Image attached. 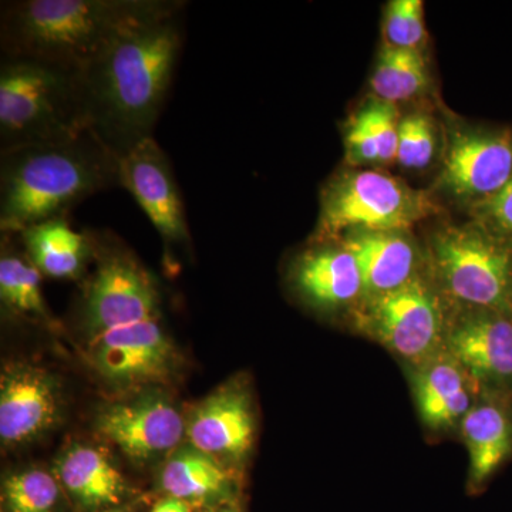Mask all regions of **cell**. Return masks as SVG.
<instances>
[{
	"instance_id": "6da1fadb",
	"label": "cell",
	"mask_w": 512,
	"mask_h": 512,
	"mask_svg": "<svg viewBox=\"0 0 512 512\" xmlns=\"http://www.w3.org/2000/svg\"><path fill=\"white\" fill-rule=\"evenodd\" d=\"M183 12L131 26L77 70L86 126L119 158L154 137L183 50Z\"/></svg>"
},
{
	"instance_id": "7a4b0ae2",
	"label": "cell",
	"mask_w": 512,
	"mask_h": 512,
	"mask_svg": "<svg viewBox=\"0 0 512 512\" xmlns=\"http://www.w3.org/2000/svg\"><path fill=\"white\" fill-rule=\"evenodd\" d=\"M121 187L120 158L93 131L0 153V232L67 217L99 192Z\"/></svg>"
},
{
	"instance_id": "3957f363",
	"label": "cell",
	"mask_w": 512,
	"mask_h": 512,
	"mask_svg": "<svg viewBox=\"0 0 512 512\" xmlns=\"http://www.w3.org/2000/svg\"><path fill=\"white\" fill-rule=\"evenodd\" d=\"M180 0H13L0 8L2 56L80 70L144 20L185 9Z\"/></svg>"
},
{
	"instance_id": "277c9868",
	"label": "cell",
	"mask_w": 512,
	"mask_h": 512,
	"mask_svg": "<svg viewBox=\"0 0 512 512\" xmlns=\"http://www.w3.org/2000/svg\"><path fill=\"white\" fill-rule=\"evenodd\" d=\"M89 130L77 70L43 60L2 56L0 153L42 146Z\"/></svg>"
},
{
	"instance_id": "5b68a950",
	"label": "cell",
	"mask_w": 512,
	"mask_h": 512,
	"mask_svg": "<svg viewBox=\"0 0 512 512\" xmlns=\"http://www.w3.org/2000/svg\"><path fill=\"white\" fill-rule=\"evenodd\" d=\"M436 211L429 195L377 171L340 174L320 195L315 241L355 231H406Z\"/></svg>"
},
{
	"instance_id": "8992f818",
	"label": "cell",
	"mask_w": 512,
	"mask_h": 512,
	"mask_svg": "<svg viewBox=\"0 0 512 512\" xmlns=\"http://www.w3.org/2000/svg\"><path fill=\"white\" fill-rule=\"evenodd\" d=\"M96 269L84 282L80 326L87 342L110 330L160 318L161 296L150 272L110 232H90Z\"/></svg>"
},
{
	"instance_id": "52a82bcc",
	"label": "cell",
	"mask_w": 512,
	"mask_h": 512,
	"mask_svg": "<svg viewBox=\"0 0 512 512\" xmlns=\"http://www.w3.org/2000/svg\"><path fill=\"white\" fill-rule=\"evenodd\" d=\"M434 265L454 298L471 308L512 316V249L484 227L441 229L431 244Z\"/></svg>"
},
{
	"instance_id": "ba28073f",
	"label": "cell",
	"mask_w": 512,
	"mask_h": 512,
	"mask_svg": "<svg viewBox=\"0 0 512 512\" xmlns=\"http://www.w3.org/2000/svg\"><path fill=\"white\" fill-rule=\"evenodd\" d=\"M89 362L117 390L168 382L177 372L178 352L160 318L110 330L89 343Z\"/></svg>"
},
{
	"instance_id": "9c48e42d",
	"label": "cell",
	"mask_w": 512,
	"mask_h": 512,
	"mask_svg": "<svg viewBox=\"0 0 512 512\" xmlns=\"http://www.w3.org/2000/svg\"><path fill=\"white\" fill-rule=\"evenodd\" d=\"M369 298L367 323L387 348L407 359H420L436 348L443 311L426 281L414 275L399 288Z\"/></svg>"
},
{
	"instance_id": "30bf717a",
	"label": "cell",
	"mask_w": 512,
	"mask_h": 512,
	"mask_svg": "<svg viewBox=\"0 0 512 512\" xmlns=\"http://www.w3.org/2000/svg\"><path fill=\"white\" fill-rule=\"evenodd\" d=\"M94 429L131 460L148 461L174 450L187 423L163 393L148 392L104 407Z\"/></svg>"
},
{
	"instance_id": "8fae6325",
	"label": "cell",
	"mask_w": 512,
	"mask_h": 512,
	"mask_svg": "<svg viewBox=\"0 0 512 512\" xmlns=\"http://www.w3.org/2000/svg\"><path fill=\"white\" fill-rule=\"evenodd\" d=\"M121 188L146 212L167 248H190L191 235L173 167L156 138L120 158Z\"/></svg>"
},
{
	"instance_id": "7c38bea8",
	"label": "cell",
	"mask_w": 512,
	"mask_h": 512,
	"mask_svg": "<svg viewBox=\"0 0 512 512\" xmlns=\"http://www.w3.org/2000/svg\"><path fill=\"white\" fill-rule=\"evenodd\" d=\"M60 417L55 377L28 363H10L0 377V440L20 446L39 439Z\"/></svg>"
},
{
	"instance_id": "4fadbf2b",
	"label": "cell",
	"mask_w": 512,
	"mask_h": 512,
	"mask_svg": "<svg viewBox=\"0 0 512 512\" xmlns=\"http://www.w3.org/2000/svg\"><path fill=\"white\" fill-rule=\"evenodd\" d=\"M512 178V136L466 131L448 144L443 183L458 197L478 202L497 194Z\"/></svg>"
},
{
	"instance_id": "5bb4252c",
	"label": "cell",
	"mask_w": 512,
	"mask_h": 512,
	"mask_svg": "<svg viewBox=\"0 0 512 512\" xmlns=\"http://www.w3.org/2000/svg\"><path fill=\"white\" fill-rule=\"evenodd\" d=\"M448 348L458 365L474 379L495 386H511V315L491 309H471L451 329Z\"/></svg>"
},
{
	"instance_id": "9a60e30c",
	"label": "cell",
	"mask_w": 512,
	"mask_h": 512,
	"mask_svg": "<svg viewBox=\"0 0 512 512\" xmlns=\"http://www.w3.org/2000/svg\"><path fill=\"white\" fill-rule=\"evenodd\" d=\"M255 423L248 394L227 384L204 400L187 421L191 446L220 460H241L254 443Z\"/></svg>"
},
{
	"instance_id": "2e32d148",
	"label": "cell",
	"mask_w": 512,
	"mask_h": 512,
	"mask_svg": "<svg viewBox=\"0 0 512 512\" xmlns=\"http://www.w3.org/2000/svg\"><path fill=\"white\" fill-rule=\"evenodd\" d=\"M306 249L291 266V284L303 301L315 308L346 305L363 292V279L355 256L340 245L325 242Z\"/></svg>"
},
{
	"instance_id": "e0dca14e",
	"label": "cell",
	"mask_w": 512,
	"mask_h": 512,
	"mask_svg": "<svg viewBox=\"0 0 512 512\" xmlns=\"http://www.w3.org/2000/svg\"><path fill=\"white\" fill-rule=\"evenodd\" d=\"M403 231H355L343 235L342 247L355 256L369 296L393 291L414 276L416 251Z\"/></svg>"
},
{
	"instance_id": "ac0fdd59",
	"label": "cell",
	"mask_w": 512,
	"mask_h": 512,
	"mask_svg": "<svg viewBox=\"0 0 512 512\" xmlns=\"http://www.w3.org/2000/svg\"><path fill=\"white\" fill-rule=\"evenodd\" d=\"M18 234L30 261L49 278H82L94 259L92 234L76 231L67 217L30 225Z\"/></svg>"
},
{
	"instance_id": "d6986e66",
	"label": "cell",
	"mask_w": 512,
	"mask_h": 512,
	"mask_svg": "<svg viewBox=\"0 0 512 512\" xmlns=\"http://www.w3.org/2000/svg\"><path fill=\"white\" fill-rule=\"evenodd\" d=\"M56 474L64 490L87 510L116 507L127 493V484L103 451L73 444L57 460Z\"/></svg>"
},
{
	"instance_id": "ffe728a7",
	"label": "cell",
	"mask_w": 512,
	"mask_h": 512,
	"mask_svg": "<svg viewBox=\"0 0 512 512\" xmlns=\"http://www.w3.org/2000/svg\"><path fill=\"white\" fill-rule=\"evenodd\" d=\"M470 456V485L481 487L512 454V416L498 403L473 407L463 419Z\"/></svg>"
},
{
	"instance_id": "44dd1931",
	"label": "cell",
	"mask_w": 512,
	"mask_h": 512,
	"mask_svg": "<svg viewBox=\"0 0 512 512\" xmlns=\"http://www.w3.org/2000/svg\"><path fill=\"white\" fill-rule=\"evenodd\" d=\"M160 485L168 497L190 504L212 503L231 493L232 478L217 458L191 446L168 458L161 470Z\"/></svg>"
},
{
	"instance_id": "7402d4cb",
	"label": "cell",
	"mask_w": 512,
	"mask_h": 512,
	"mask_svg": "<svg viewBox=\"0 0 512 512\" xmlns=\"http://www.w3.org/2000/svg\"><path fill=\"white\" fill-rule=\"evenodd\" d=\"M463 367L457 362L434 363L416 380V399L421 419L433 429L453 426L473 409Z\"/></svg>"
},
{
	"instance_id": "603a6c76",
	"label": "cell",
	"mask_w": 512,
	"mask_h": 512,
	"mask_svg": "<svg viewBox=\"0 0 512 512\" xmlns=\"http://www.w3.org/2000/svg\"><path fill=\"white\" fill-rule=\"evenodd\" d=\"M22 242V241H20ZM12 234L2 232V255H0V301L6 311L50 322L42 292V274L30 261L25 248H12Z\"/></svg>"
},
{
	"instance_id": "cb8c5ba5",
	"label": "cell",
	"mask_w": 512,
	"mask_h": 512,
	"mask_svg": "<svg viewBox=\"0 0 512 512\" xmlns=\"http://www.w3.org/2000/svg\"><path fill=\"white\" fill-rule=\"evenodd\" d=\"M426 86V60L419 50L383 47L372 79L373 90L380 100L393 104L412 99Z\"/></svg>"
},
{
	"instance_id": "d4e9b609",
	"label": "cell",
	"mask_w": 512,
	"mask_h": 512,
	"mask_svg": "<svg viewBox=\"0 0 512 512\" xmlns=\"http://www.w3.org/2000/svg\"><path fill=\"white\" fill-rule=\"evenodd\" d=\"M3 500L9 512H55L59 484L46 471H22L3 481Z\"/></svg>"
},
{
	"instance_id": "484cf974",
	"label": "cell",
	"mask_w": 512,
	"mask_h": 512,
	"mask_svg": "<svg viewBox=\"0 0 512 512\" xmlns=\"http://www.w3.org/2000/svg\"><path fill=\"white\" fill-rule=\"evenodd\" d=\"M434 151L436 131L429 116L416 113L400 120L396 160L404 168L427 167L433 160Z\"/></svg>"
},
{
	"instance_id": "4316f807",
	"label": "cell",
	"mask_w": 512,
	"mask_h": 512,
	"mask_svg": "<svg viewBox=\"0 0 512 512\" xmlns=\"http://www.w3.org/2000/svg\"><path fill=\"white\" fill-rule=\"evenodd\" d=\"M387 45L399 49H416L424 40L423 2L420 0H393L384 20Z\"/></svg>"
},
{
	"instance_id": "83f0119b",
	"label": "cell",
	"mask_w": 512,
	"mask_h": 512,
	"mask_svg": "<svg viewBox=\"0 0 512 512\" xmlns=\"http://www.w3.org/2000/svg\"><path fill=\"white\" fill-rule=\"evenodd\" d=\"M359 116L365 121L377 148L380 161H392L397 157L399 146V124L397 113L392 103L373 101L359 111Z\"/></svg>"
},
{
	"instance_id": "f1b7e54d",
	"label": "cell",
	"mask_w": 512,
	"mask_h": 512,
	"mask_svg": "<svg viewBox=\"0 0 512 512\" xmlns=\"http://www.w3.org/2000/svg\"><path fill=\"white\" fill-rule=\"evenodd\" d=\"M484 228L503 241H512V178L493 197L478 202Z\"/></svg>"
},
{
	"instance_id": "f546056e",
	"label": "cell",
	"mask_w": 512,
	"mask_h": 512,
	"mask_svg": "<svg viewBox=\"0 0 512 512\" xmlns=\"http://www.w3.org/2000/svg\"><path fill=\"white\" fill-rule=\"evenodd\" d=\"M345 146L346 157L352 164H370L380 161L379 148L359 113L346 130Z\"/></svg>"
},
{
	"instance_id": "4dcf8cb0",
	"label": "cell",
	"mask_w": 512,
	"mask_h": 512,
	"mask_svg": "<svg viewBox=\"0 0 512 512\" xmlns=\"http://www.w3.org/2000/svg\"><path fill=\"white\" fill-rule=\"evenodd\" d=\"M151 512H192V504L178 498L168 497L160 501Z\"/></svg>"
},
{
	"instance_id": "1f68e13d",
	"label": "cell",
	"mask_w": 512,
	"mask_h": 512,
	"mask_svg": "<svg viewBox=\"0 0 512 512\" xmlns=\"http://www.w3.org/2000/svg\"><path fill=\"white\" fill-rule=\"evenodd\" d=\"M211 512H237V511L231 510V508H224V510H217V511H211Z\"/></svg>"
},
{
	"instance_id": "d6a6232c",
	"label": "cell",
	"mask_w": 512,
	"mask_h": 512,
	"mask_svg": "<svg viewBox=\"0 0 512 512\" xmlns=\"http://www.w3.org/2000/svg\"><path fill=\"white\" fill-rule=\"evenodd\" d=\"M103 512H123V511H120V510H110V511H103Z\"/></svg>"
}]
</instances>
